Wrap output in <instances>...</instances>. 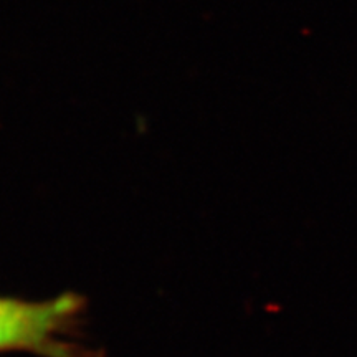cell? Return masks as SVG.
I'll use <instances>...</instances> for the list:
<instances>
[{
	"label": "cell",
	"instance_id": "1",
	"mask_svg": "<svg viewBox=\"0 0 357 357\" xmlns=\"http://www.w3.org/2000/svg\"><path fill=\"white\" fill-rule=\"evenodd\" d=\"M82 310V300L71 293L45 301L0 296V352L91 357L83 346L73 341Z\"/></svg>",
	"mask_w": 357,
	"mask_h": 357
}]
</instances>
